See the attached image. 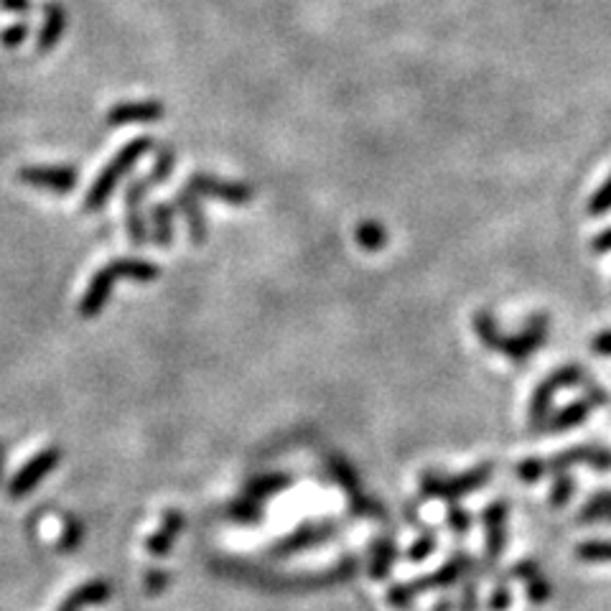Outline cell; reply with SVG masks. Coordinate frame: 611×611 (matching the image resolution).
I'll use <instances>...</instances> for the list:
<instances>
[{
    "mask_svg": "<svg viewBox=\"0 0 611 611\" xmlns=\"http://www.w3.org/2000/svg\"><path fill=\"white\" fill-rule=\"evenodd\" d=\"M474 326H477V334L484 342V347L492 349V352L505 354L512 362H525L530 354L538 352L545 334H548V319H545V316H535V319L527 324V329L522 331V334H517V337L502 334V331L497 329V321H494L487 311H479V314L474 316Z\"/></svg>",
    "mask_w": 611,
    "mask_h": 611,
    "instance_id": "1",
    "label": "cell"
},
{
    "mask_svg": "<svg viewBox=\"0 0 611 611\" xmlns=\"http://www.w3.org/2000/svg\"><path fill=\"white\" fill-rule=\"evenodd\" d=\"M151 148H153V138H148V135L146 138H135V141H130L128 146L113 158V161L107 163V169H102V174L97 176L95 184H92L90 191H87L85 212L87 214L100 212V209L107 204V199H110V194L115 191V186H118V181L123 179L125 174H130V169L138 163V158L146 156Z\"/></svg>",
    "mask_w": 611,
    "mask_h": 611,
    "instance_id": "2",
    "label": "cell"
},
{
    "mask_svg": "<svg viewBox=\"0 0 611 611\" xmlns=\"http://www.w3.org/2000/svg\"><path fill=\"white\" fill-rule=\"evenodd\" d=\"M471 563H474V558H469L466 553H456L451 561L443 563V566L438 568L436 573H431V576L413 578V581L393 586V589L387 591V601H390L395 609H408V606H413V601L421 594H426V591L451 589V586H454L461 576H466V571L471 568Z\"/></svg>",
    "mask_w": 611,
    "mask_h": 611,
    "instance_id": "3",
    "label": "cell"
},
{
    "mask_svg": "<svg viewBox=\"0 0 611 611\" xmlns=\"http://www.w3.org/2000/svg\"><path fill=\"white\" fill-rule=\"evenodd\" d=\"M494 464H482L477 469L459 474V477H441V474H426L421 479V497L423 499H446V502H456V499L474 494L482 489L484 484L492 479Z\"/></svg>",
    "mask_w": 611,
    "mask_h": 611,
    "instance_id": "4",
    "label": "cell"
},
{
    "mask_svg": "<svg viewBox=\"0 0 611 611\" xmlns=\"http://www.w3.org/2000/svg\"><path fill=\"white\" fill-rule=\"evenodd\" d=\"M583 367L581 365H563L561 370H555L553 375L545 377L540 387L535 390L533 400H530V428L533 433H540L548 423L550 408H553V398L561 393L563 387H571L583 382Z\"/></svg>",
    "mask_w": 611,
    "mask_h": 611,
    "instance_id": "5",
    "label": "cell"
},
{
    "mask_svg": "<svg viewBox=\"0 0 611 611\" xmlns=\"http://www.w3.org/2000/svg\"><path fill=\"white\" fill-rule=\"evenodd\" d=\"M62 451L57 449V446H51V449L41 451V454H36L34 459L29 461V464L23 466L21 471H18L16 477H13L11 487H8V494H11L13 499H21L26 497V494L34 492V487L39 482H44L46 477H49L51 471L57 469V464L62 461Z\"/></svg>",
    "mask_w": 611,
    "mask_h": 611,
    "instance_id": "6",
    "label": "cell"
},
{
    "mask_svg": "<svg viewBox=\"0 0 611 611\" xmlns=\"http://www.w3.org/2000/svg\"><path fill=\"white\" fill-rule=\"evenodd\" d=\"M18 179L26 186L49 189L54 194H69L77 189V169L72 166H26L18 171Z\"/></svg>",
    "mask_w": 611,
    "mask_h": 611,
    "instance_id": "7",
    "label": "cell"
},
{
    "mask_svg": "<svg viewBox=\"0 0 611 611\" xmlns=\"http://www.w3.org/2000/svg\"><path fill=\"white\" fill-rule=\"evenodd\" d=\"M594 466L596 471H611V451L604 446H573L545 459L548 474H563L571 466Z\"/></svg>",
    "mask_w": 611,
    "mask_h": 611,
    "instance_id": "8",
    "label": "cell"
},
{
    "mask_svg": "<svg viewBox=\"0 0 611 611\" xmlns=\"http://www.w3.org/2000/svg\"><path fill=\"white\" fill-rule=\"evenodd\" d=\"M189 189L197 191V194H204V197L225 199V202L235 204V207H245V204L255 197L253 186L237 184V181H222L217 179V176H209V174L191 176Z\"/></svg>",
    "mask_w": 611,
    "mask_h": 611,
    "instance_id": "9",
    "label": "cell"
},
{
    "mask_svg": "<svg viewBox=\"0 0 611 611\" xmlns=\"http://www.w3.org/2000/svg\"><path fill=\"white\" fill-rule=\"evenodd\" d=\"M484 543H487V566H497V561L505 553V522H507V502L497 499L492 505L484 507Z\"/></svg>",
    "mask_w": 611,
    "mask_h": 611,
    "instance_id": "10",
    "label": "cell"
},
{
    "mask_svg": "<svg viewBox=\"0 0 611 611\" xmlns=\"http://www.w3.org/2000/svg\"><path fill=\"white\" fill-rule=\"evenodd\" d=\"M604 400H606L604 390H599V387H591V393L586 395V398L576 400V403H571L568 408H563L555 415H550L548 423H545V431L566 433V431H571V428L581 426V423L591 415V410H594L596 405L604 403Z\"/></svg>",
    "mask_w": 611,
    "mask_h": 611,
    "instance_id": "11",
    "label": "cell"
},
{
    "mask_svg": "<svg viewBox=\"0 0 611 611\" xmlns=\"http://www.w3.org/2000/svg\"><path fill=\"white\" fill-rule=\"evenodd\" d=\"M120 278L118 268H115V263H110L107 268L97 270L95 278H92L90 288H87V293L82 296V301H79V316H85V319H92V316L100 314L102 309H105L107 298H110V293H113L115 281Z\"/></svg>",
    "mask_w": 611,
    "mask_h": 611,
    "instance_id": "12",
    "label": "cell"
},
{
    "mask_svg": "<svg viewBox=\"0 0 611 611\" xmlns=\"http://www.w3.org/2000/svg\"><path fill=\"white\" fill-rule=\"evenodd\" d=\"M166 115V107L156 100H143V102H120V105L110 107L107 113V123L113 128L120 125H138V123H156Z\"/></svg>",
    "mask_w": 611,
    "mask_h": 611,
    "instance_id": "13",
    "label": "cell"
},
{
    "mask_svg": "<svg viewBox=\"0 0 611 611\" xmlns=\"http://www.w3.org/2000/svg\"><path fill=\"white\" fill-rule=\"evenodd\" d=\"M148 179L135 181L125 191V225H128V237L133 245H143L146 242V219H143V197L148 191Z\"/></svg>",
    "mask_w": 611,
    "mask_h": 611,
    "instance_id": "14",
    "label": "cell"
},
{
    "mask_svg": "<svg viewBox=\"0 0 611 611\" xmlns=\"http://www.w3.org/2000/svg\"><path fill=\"white\" fill-rule=\"evenodd\" d=\"M64 31H67V11L59 3H46L44 26L39 31V39H36V51L39 54H49L62 41Z\"/></svg>",
    "mask_w": 611,
    "mask_h": 611,
    "instance_id": "15",
    "label": "cell"
},
{
    "mask_svg": "<svg viewBox=\"0 0 611 611\" xmlns=\"http://www.w3.org/2000/svg\"><path fill=\"white\" fill-rule=\"evenodd\" d=\"M176 204H179V209L186 217L191 242H194V245H204V240H207V217H204V212H202V204H199V199H197V191H191L189 186L181 189L179 194H176Z\"/></svg>",
    "mask_w": 611,
    "mask_h": 611,
    "instance_id": "16",
    "label": "cell"
},
{
    "mask_svg": "<svg viewBox=\"0 0 611 611\" xmlns=\"http://www.w3.org/2000/svg\"><path fill=\"white\" fill-rule=\"evenodd\" d=\"M512 578H520V581H525L527 586V599L533 601V604H545V601H550V596H553V589H550V583L545 581L543 573H540L538 563H517L515 568H512Z\"/></svg>",
    "mask_w": 611,
    "mask_h": 611,
    "instance_id": "17",
    "label": "cell"
},
{
    "mask_svg": "<svg viewBox=\"0 0 611 611\" xmlns=\"http://www.w3.org/2000/svg\"><path fill=\"white\" fill-rule=\"evenodd\" d=\"M186 525V517L181 515L179 510H169L166 515H163V522H161V530H158L153 538H148V550H151L153 555H169L171 545H174L176 535L184 530Z\"/></svg>",
    "mask_w": 611,
    "mask_h": 611,
    "instance_id": "18",
    "label": "cell"
},
{
    "mask_svg": "<svg viewBox=\"0 0 611 611\" xmlns=\"http://www.w3.org/2000/svg\"><path fill=\"white\" fill-rule=\"evenodd\" d=\"M110 596H113V586H110L107 581L85 583V586H79V589L74 591L67 601H64L59 611H79L87 604H102V601H107Z\"/></svg>",
    "mask_w": 611,
    "mask_h": 611,
    "instance_id": "19",
    "label": "cell"
},
{
    "mask_svg": "<svg viewBox=\"0 0 611 611\" xmlns=\"http://www.w3.org/2000/svg\"><path fill=\"white\" fill-rule=\"evenodd\" d=\"M334 525L329 527H314V525H306L301 527L296 535H291L288 540H283L278 548H275V555H291V553H298V550L303 548H309V545H316L321 543V540L331 538L334 535V530H331Z\"/></svg>",
    "mask_w": 611,
    "mask_h": 611,
    "instance_id": "20",
    "label": "cell"
},
{
    "mask_svg": "<svg viewBox=\"0 0 611 611\" xmlns=\"http://www.w3.org/2000/svg\"><path fill=\"white\" fill-rule=\"evenodd\" d=\"M151 222H153V240H156V245L171 247V242H174V209H171L166 202L156 204L151 212Z\"/></svg>",
    "mask_w": 611,
    "mask_h": 611,
    "instance_id": "21",
    "label": "cell"
},
{
    "mask_svg": "<svg viewBox=\"0 0 611 611\" xmlns=\"http://www.w3.org/2000/svg\"><path fill=\"white\" fill-rule=\"evenodd\" d=\"M115 268H118L120 278H130V281H156L158 278V265L148 263V260H138V258H123V260H113Z\"/></svg>",
    "mask_w": 611,
    "mask_h": 611,
    "instance_id": "22",
    "label": "cell"
},
{
    "mask_svg": "<svg viewBox=\"0 0 611 611\" xmlns=\"http://www.w3.org/2000/svg\"><path fill=\"white\" fill-rule=\"evenodd\" d=\"M578 522H596V520H611V492H599L581 507L576 517Z\"/></svg>",
    "mask_w": 611,
    "mask_h": 611,
    "instance_id": "23",
    "label": "cell"
},
{
    "mask_svg": "<svg viewBox=\"0 0 611 611\" xmlns=\"http://www.w3.org/2000/svg\"><path fill=\"white\" fill-rule=\"evenodd\" d=\"M395 545L387 540V543H380L375 548V553H372V561H370V576L375 578V581H382V578L390 576V571H393V563H395Z\"/></svg>",
    "mask_w": 611,
    "mask_h": 611,
    "instance_id": "24",
    "label": "cell"
},
{
    "mask_svg": "<svg viewBox=\"0 0 611 611\" xmlns=\"http://www.w3.org/2000/svg\"><path fill=\"white\" fill-rule=\"evenodd\" d=\"M576 558L583 563H611V540H589L576 548Z\"/></svg>",
    "mask_w": 611,
    "mask_h": 611,
    "instance_id": "25",
    "label": "cell"
},
{
    "mask_svg": "<svg viewBox=\"0 0 611 611\" xmlns=\"http://www.w3.org/2000/svg\"><path fill=\"white\" fill-rule=\"evenodd\" d=\"M286 487H291V479L283 477V474H268V477L255 479V482L247 487V492L253 494V497H273V494L283 492Z\"/></svg>",
    "mask_w": 611,
    "mask_h": 611,
    "instance_id": "26",
    "label": "cell"
},
{
    "mask_svg": "<svg viewBox=\"0 0 611 611\" xmlns=\"http://www.w3.org/2000/svg\"><path fill=\"white\" fill-rule=\"evenodd\" d=\"M479 581H477V561L471 563V568L466 571L464 589H461L459 609L456 611H479Z\"/></svg>",
    "mask_w": 611,
    "mask_h": 611,
    "instance_id": "27",
    "label": "cell"
},
{
    "mask_svg": "<svg viewBox=\"0 0 611 611\" xmlns=\"http://www.w3.org/2000/svg\"><path fill=\"white\" fill-rule=\"evenodd\" d=\"M573 494H576V479L568 477V474H558L548 497L550 507H553V510H561V507H566L568 502H571Z\"/></svg>",
    "mask_w": 611,
    "mask_h": 611,
    "instance_id": "28",
    "label": "cell"
},
{
    "mask_svg": "<svg viewBox=\"0 0 611 611\" xmlns=\"http://www.w3.org/2000/svg\"><path fill=\"white\" fill-rule=\"evenodd\" d=\"M436 548H438V535L433 533V527H428L426 533L408 548V561L413 563L426 561V558H431V555L436 553Z\"/></svg>",
    "mask_w": 611,
    "mask_h": 611,
    "instance_id": "29",
    "label": "cell"
},
{
    "mask_svg": "<svg viewBox=\"0 0 611 611\" xmlns=\"http://www.w3.org/2000/svg\"><path fill=\"white\" fill-rule=\"evenodd\" d=\"M385 230H382L377 222H362V225L357 227V242L365 250H380L382 245H385Z\"/></svg>",
    "mask_w": 611,
    "mask_h": 611,
    "instance_id": "30",
    "label": "cell"
},
{
    "mask_svg": "<svg viewBox=\"0 0 611 611\" xmlns=\"http://www.w3.org/2000/svg\"><path fill=\"white\" fill-rule=\"evenodd\" d=\"M174 163H176L174 151H171V148H163V151L158 153L156 163H153L151 176H148V184H151V186L163 184V181L171 176V171H174Z\"/></svg>",
    "mask_w": 611,
    "mask_h": 611,
    "instance_id": "31",
    "label": "cell"
},
{
    "mask_svg": "<svg viewBox=\"0 0 611 611\" xmlns=\"http://www.w3.org/2000/svg\"><path fill=\"white\" fill-rule=\"evenodd\" d=\"M545 474H548V469H545V459H538V456H533V459H525L517 464V477H520V482H525V484L540 482Z\"/></svg>",
    "mask_w": 611,
    "mask_h": 611,
    "instance_id": "32",
    "label": "cell"
},
{
    "mask_svg": "<svg viewBox=\"0 0 611 611\" xmlns=\"http://www.w3.org/2000/svg\"><path fill=\"white\" fill-rule=\"evenodd\" d=\"M512 601H515V596H512L510 583H507L505 578H499L492 596H489V604H487L489 611H507L512 606Z\"/></svg>",
    "mask_w": 611,
    "mask_h": 611,
    "instance_id": "33",
    "label": "cell"
},
{
    "mask_svg": "<svg viewBox=\"0 0 611 611\" xmlns=\"http://www.w3.org/2000/svg\"><path fill=\"white\" fill-rule=\"evenodd\" d=\"M446 520H449L451 530H454V533L459 535V538H464V535L471 530V515L466 510H461V507L456 505V502H451L449 512H446Z\"/></svg>",
    "mask_w": 611,
    "mask_h": 611,
    "instance_id": "34",
    "label": "cell"
},
{
    "mask_svg": "<svg viewBox=\"0 0 611 611\" xmlns=\"http://www.w3.org/2000/svg\"><path fill=\"white\" fill-rule=\"evenodd\" d=\"M611 209V176L606 179V184L601 186L599 191H596L594 197H591L589 204V214H594V217H599V214H606Z\"/></svg>",
    "mask_w": 611,
    "mask_h": 611,
    "instance_id": "35",
    "label": "cell"
},
{
    "mask_svg": "<svg viewBox=\"0 0 611 611\" xmlns=\"http://www.w3.org/2000/svg\"><path fill=\"white\" fill-rule=\"evenodd\" d=\"M169 573L166 571H158V568H151V571L146 573V578H143V583H146V591L151 596H158L161 594L163 589H166V586H169Z\"/></svg>",
    "mask_w": 611,
    "mask_h": 611,
    "instance_id": "36",
    "label": "cell"
},
{
    "mask_svg": "<svg viewBox=\"0 0 611 611\" xmlns=\"http://www.w3.org/2000/svg\"><path fill=\"white\" fill-rule=\"evenodd\" d=\"M26 36H29V26H26V23H16V26L3 31V46L16 49V46H21L23 41H26Z\"/></svg>",
    "mask_w": 611,
    "mask_h": 611,
    "instance_id": "37",
    "label": "cell"
},
{
    "mask_svg": "<svg viewBox=\"0 0 611 611\" xmlns=\"http://www.w3.org/2000/svg\"><path fill=\"white\" fill-rule=\"evenodd\" d=\"M232 515L237 517V520H247V522H255L260 520V507L258 505H235L232 507Z\"/></svg>",
    "mask_w": 611,
    "mask_h": 611,
    "instance_id": "38",
    "label": "cell"
},
{
    "mask_svg": "<svg viewBox=\"0 0 611 611\" xmlns=\"http://www.w3.org/2000/svg\"><path fill=\"white\" fill-rule=\"evenodd\" d=\"M0 8L13 13H29L31 11V0H0Z\"/></svg>",
    "mask_w": 611,
    "mask_h": 611,
    "instance_id": "39",
    "label": "cell"
},
{
    "mask_svg": "<svg viewBox=\"0 0 611 611\" xmlns=\"http://www.w3.org/2000/svg\"><path fill=\"white\" fill-rule=\"evenodd\" d=\"M594 349L599 354H611V331H604V334H599V337H596Z\"/></svg>",
    "mask_w": 611,
    "mask_h": 611,
    "instance_id": "40",
    "label": "cell"
},
{
    "mask_svg": "<svg viewBox=\"0 0 611 611\" xmlns=\"http://www.w3.org/2000/svg\"><path fill=\"white\" fill-rule=\"evenodd\" d=\"M594 250H596V253H609V250H611V230L601 232V235L596 237Z\"/></svg>",
    "mask_w": 611,
    "mask_h": 611,
    "instance_id": "41",
    "label": "cell"
},
{
    "mask_svg": "<svg viewBox=\"0 0 611 611\" xmlns=\"http://www.w3.org/2000/svg\"><path fill=\"white\" fill-rule=\"evenodd\" d=\"M459 609V604H456L454 599H449V596H443L441 601H436V606H433V611H456Z\"/></svg>",
    "mask_w": 611,
    "mask_h": 611,
    "instance_id": "42",
    "label": "cell"
},
{
    "mask_svg": "<svg viewBox=\"0 0 611 611\" xmlns=\"http://www.w3.org/2000/svg\"><path fill=\"white\" fill-rule=\"evenodd\" d=\"M0 477H3V446H0Z\"/></svg>",
    "mask_w": 611,
    "mask_h": 611,
    "instance_id": "43",
    "label": "cell"
}]
</instances>
